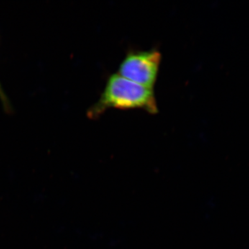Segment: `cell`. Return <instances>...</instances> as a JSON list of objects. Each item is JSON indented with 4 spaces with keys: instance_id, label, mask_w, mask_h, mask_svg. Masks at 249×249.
Returning <instances> with one entry per match:
<instances>
[{
    "instance_id": "cell-1",
    "label": "cell",
    "mask_w": 249,
    "mask_h": 249,
    "mask_svg": "<svg viewBox=\"0 0 249 249\" xmlns=\"http://www.w3.org/2000/svg\"><path fill=\"white\" fill-rule=\"evenodd\" d=\"M110 108L142 109L151 114L158 112L153 89L137 84L118 73L108 78L99 100L88 111V117L96 119Z\"/></svg>"
},
{
    "instance_id": "cell-2",
    "label": "cell",
    "mask_w": 249,
    "mask_h": 249,
    "mask_svg": "<svg viewBox=\"0 0 249 249\" xmlns=\"http://www.w3.org/2000/svg\"><path fill=\"white\" fill-rule=\"evenodd\" d=\"M161 60L156 49L130 52L119 68L118 74L142 86L154 89Z\"/></svg>"
},
{
    "instance_id": "cell-3",
    "label": "cell",
    "mask_w": 249,
    "mask_h": 249,
    "mask_svg": "<svg viewBox=\"0 0 249 249\" xmlns=\"http://www.w3.org/2000/svg\"><path fill=\"white\" fill-rule=\"evenodd\" d=\"M0 100H1V104L4 108V110L7 113L11 112V104H10L9 98H8L2 87H1V83H0Z\"/></svg>"
}]
</instances>
